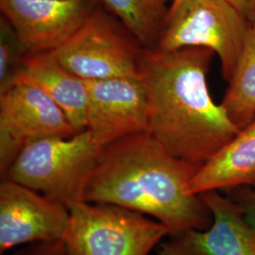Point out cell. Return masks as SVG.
<instances>
[{
  "mask_svg": "<svg viewBox=\"0 0 255 255\" xmlns=\"http://www.w3.org/2000/svg\"><path fill=\"white\" fill-rule=\"evenodd\" d=\"M201 165L183 161L146 133L125 137L102 149L85 201L132 210L164 224L169 237L207 230L213 215L189 184Z\"/></svg>",
  "mask_w": 255,
  "mask_h": 255,
  "instance_id": "2",
  "label": "cell"
},
{
  "mask_svg": "<svg viewBox=\"0 0 255 255\" xmlns=\"http://www.w3.org/2000/svg\"><path fill=\"white\" fill-rule=\"evenodd\" d=\"M18 80L31 82L45 92L78 132L86 129V81L67 70L52 52L26 55Z\"/></svg>",
  "mask_w": 255,
  "mask_h": 255,
  "instance_id": "12",
  "label": "cell"
},
{
  "mask_svg": "<svg viewBox=\"0 0 255 255\" xmlns=\"http://www.w3.org/2000/svg\"><path fill=\"white\" fill-rule=\"evenodd\" d=\"M213 215L207 230H188L170 236L159 255H255V231L237 201L218 190L200 194Z\"/></svg>",
  "mask_w": 255,
  "mask_h": 255,
  "instance_id": "11",
  "label": "cell"
},
{
  "mask_svg": "<svg viewBox=\"0 0 255 255\" xmlns=\"http://www.w3.org/2000/svg\"><path fill=\"white\" fill-rule=\"evenodd\" d=\"M26 55L14 28L2 15L0 18V94L16 82Z\"/></svg>",
  "mask_w": 255,
  "mask_h": 255,
  "instance_id": "16",
  "label": "cell"
},
{
  "mask_svg": "<svg viewBox=\"0 0 255 255\" xmlns=\"http://www.w3.org/2000/svg\"><path fill=\"white\" fill-rule=\"evenodd\" d=\"M86 128L99 146L147 132V98L140 78L86 81Z\"/></svg>",
  "mask_w": 255,
  "mask_h": 255,
  "instance_id": "9",
  "label": "cell"
},
{
  "mask_svg": "<svg viewBox=\"0 0 255 255\" xmlns=\"http://www.w3.org/2000/svg\"><path fill=\"white\" fill-rule=\"evenodd\" d=\"M69 211L67 255H148L169 237L161 222L119 205L82 201Z\"/></svg>",
  "mask_w": 255,
  "mask_h": 255,
  "instance_id": "5",
  "label": "cell"
},
{
  "mask_svg": "<svg viewBox=\"0 0 255 255\" xmlns=\"http://www.w3.org/2000/svg\"><path fill=\"white\" fill-rule=\"evenodd\" d=\"M70 211L17 182L0 183V252L38 242L64 240Z\"/></svg>",
  "mask_w": 255,
  "mask_h": 255,
  "instance_id": "10",
  "label": "cell"
},
{
  "mask_svg": "<svg viewBox=\"0 0 255 255\" xmlns=\"http://www.w3.org/2000/svg\"><path fill=\"white\" fill-rule=\"evenodd\" d=\"M214 55L199 46L170 52L146 48L140 71L147 133L170 154L200 165L239 132L210 94L207 74Z\"/></svg>",
  "mask_w": 255,
  "mask_h": 255,
  "instance_id": "1",
  "label": "cell"
},
{
  "mask_svg": "<svg viewBox=\"0 0 255 255\" xmlns=\"http://www.w3.org/2000/svg\"><path fill=\"white\" fill-rule=\"evenodd\" d=\"M226 192L232 200L237 201L244 209L248 223L255 231V188L240 186Z\"/></svg>",
  "mask_w": 255,
  "mask_h": 255,
  "instance_id": "17",
  "label": "cell"
},
{
  "mask_svg": "<svg viewBox=\"0 0 255 255\" xmlns=\"http://www.w3.org/2000/svg\"><path fill=\"white\" fill-rule=\"evenodd\" d=\"M14 255H67L64 240L38 242L20 251Z\"/></svg>",
  "mask_w": 255,
  "mask_h": 255,
  "instance_id": "18",
  "label": "cell"
},
{
  "mask_svg": "<svg viewBox=\"0 0 255 255\" xmlns=\"http://www.w3.org/2000/svg\"><path fill=\"white\" fill-rule=\"evenodd\" d=\"M146 49H156L172 0H101Z\"/></svg>",
  "mask_w": 255,
  "mask_h": 255,
  "instance_id": "15",
  "label": "cell"
},
{
  "mask_svg": "<svg viewBox=\"0 0 255 255\" xmlns=\"http://www.w3.org/2000/svg\"><path fill=\"white\" fill-rule=\"evenodd\" d=\"M240 186L255 188V119L201 165L190 182L189 191L200 195Z\"/></svg>",
  "mask_w": 255,
  "mask_h": 255,
  "instance_id": "13",
  "label": "cell"
},
{
  "mask_svg": "<svg viewBox=\"0 0 255 255\" xmlns=\"http://www.w3.org/2000/svg\"><path fill=\"white\" fill-rule=\"evenodd\" d=\"M102 149L87 128L68 138L41 139L19 153L1 180L20 183L70 209L85 201Z\"/></svg>",
  "mask_w": 255,
  "mask_h": 255,
  "instance_id": "3",
  "label": "cell"
},
{
  "mask_svg": "<svg viewBox=\"0 0 255 255\" xmlns=\"http://www.w3.org/2000/svg\"><path fill=\"white\" fill-rule=\"evenodd\" d=\"M220 105L241 130L255 119V23L252 24L236 71Z\"/></svg>",
  "mask_w": 255,
  "mask_h": 255,
  "instance_id": "14",
  "label": "cell"
},
{
  "mask_svg": "<svg viewBox=\"0 0 255 255\" xmlns=\"http://www.w3.org/2000/svg\"><path fill=\"white\" fill-rule=\"evenodd\" d=\"M135 36L102 4L73 36L52 53L84 81L140 78L145 52Z\"/></svg>",
  "mask_w": 255,
  "mask_h": 255,
  "instance_id": "6",
  "label": "cell"
},
{
  "mask_svg": "<svg viewBox=\"0 0 255 255\" xmlns=\"http://www.w3.org/2000/svg\"><path fill=\"white\" fill-rule=\"evenodd\" d=\"M101 0H0L26 54L53 52L82 27Z\"/></svg>",
  "mask_w": 255,
  "mask_h": 255,
  "instance_id": "8",
  "label": "cell"
},
{
  "mask_svg": "<svg viewBox=\"0 0 255 255\" xmlns=\"http://www.w3.org/2000/svg\"><path fill=\"white\" fill-rule=\"evenodd\" d=\"M172 1H174V0H172Z\"/></svg>",
  "mask_w": 255,
  "mask_h": 255,
  "instance_id": "20",
  "label": "cell"
},
{
  "mask_svg": "<svg viewBox=\"0 0 255 255\" xmlns=\"http://www.w3.org/2000/svg\"><path fill=\"white\" fill-rule=\"evenodd\" d=\"M252 24L228 0H174L156 49L210 48L219 56L222 77L229 82Z\"/></svg>",
  "mask_w": 255,
  "mask_h": 255,
  "instance_id": "4",
  "label": "cell"
},
{
  "mask_svg": "<svg viewBox=\"0 0 255 255\" xmlns=\"http://www.w3.org/2000/svg\"><path fill=\"white\" fill-rule=\"evenodd\" d=\"M251 23H255V0H228Z\"/></svg>",
  "mask_w": 255,
  "mask_h": 255,
  "instance_id": "19",
  "label": "cell"
},
{
  "mask_svg": "<svg viewBox=\"0 0 255 255\" xmlns=\"http://www.w3.org/2000/svg\"><path fill=\"white\" fill-rule=\"evenodd\" d=\"M79 133L54 101L31 82L18 80L0 94V175L30 143Z\"/></svg>",
  "mask_w": 255,
  "mask_h": 255,
  "instance_id": "7",
  "label": "cell"
}]
</instances>
